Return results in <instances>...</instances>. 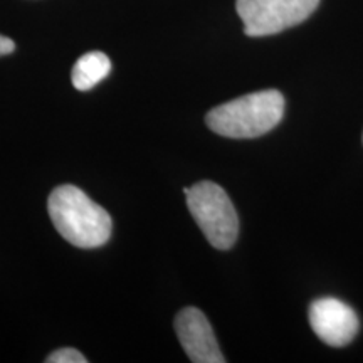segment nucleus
<instances>
[{"label": "nucleus", "mask_w": 363, "mask_h": 363, "mask_svg": "<svg viewBox=\"0 0 363 363\" xmlns=\"http://www.w3.org/2000/svg\"><path fill=\"white\" fill-rule=\"evenodd\" d=\"M48 211L57 233L72 246L94 249L110 239V214L74 185L54 189L49 195Z\"/></svg>", "instance_id": "1"}, {"label": "nucleus", "mask_w": 363, "mask_h": 363, "mask_svg": "<svg viewBox=\"0 0 363 363\" xmlns=\"http://www.w3.org/2000/svg\"><path fill=\"white\" fill-rule=\"evenodd\" d=\"M284 98L279 91L264 89L227 101L207 113L206 123L227 138H257L283 120Z\"/></svg>", "instance_id": "2"}, {"label": "nucleus", "mask_w": 363, "mask_h": 363, "mask_svg": "<svg viewBox=\"0 0 363 363\" xmlns=\"http://www.w3.org/2000/svg\"><path fill=\"white\" fill-rule=\"evenodd\" d=\"M13 49H16V44H13V40L6 38V35H0V56H7V54H12Z\"/></svg>", "instance_id": "9"}, {"label": "nucleus", "mask_w": 363, "mask_h": 363, "mask_svg": "<svg viewBox=\"0 0 363 363\" xmlns=\"http://www.w3.org/2000/svg\"><path fill=\"white\" fill-rule=\"evenodd\" d=\"M310 325L316 337L330 347L348 345L360 328L357 313L335 298H321L311 303Z\"/></svg>", "instance_id": "5"}, {"label": "nucleus", "mask_w": 363, "mask_h": 363, "mask_svg": "<svg viewBox=\"0 0 363 363\" xmlns=\"http://www.w3.org/2000/svg\"><path fill=\"white\" fill-rule=\"evenodd\" d=\"M192 217L211 246L220 251L230 249L239 235V217L229 195L211 180L197 182L184 189Z\"/></svg>", "instance_id": "3"}, {"label": "nucleus", "mask_w": 363, "mask_h": 363, "mask_svg": "<svg viewBox=\"0 0 363 363\" xmlns=\"http://www.w3.org/2000/svg\"><path fill=\"white\" fill-rule=\"evenodd\" d=\"M320 0H235V11L249 38H264L305 22Z\"/></svg>", "instance_id": "4"}, {"label": "nucleus", "mask_w": 363, "mask_h": 363, "mask_svg": "<svg viewBox=\"0 0 363 363\" xmlns=\"http://www.w3.org/2000/svg\"><path fill=\"white\" fill-rule=\"evenodd\" d=\"M111 71V61L104 52L93 51L81 56L72 67L71 81L76 89L89 91L106 78Z\"/></svg>", "instance_id": "7"}, {"label": "nucleus", "mask_w": 363, "mask_h": 363, "mask_svg": "<svg viewBox=\"0 0 363 363\" xmlns=\"http://www.w3.org/2000/svg\"><path fill=\"white\" fill-rule=\"evenodd\" d=\"M48 363H86L88 358H86L83 353L74 350V348H61V350H56L51 353L48 358H45Z\"/></svg>", "instance_id": "8"}, {"label": "nucleus", "mask_w": 363, "mask_h": 363, "mask_svg": "<svg viewBox=\"0 0 363 363\" xmlns=\"http://www.w3.org/2000/svg\"><path fill=\"white\" fill-rule=\"evenodd\" d=\"M175 331L182 348L194 363H225L214 330L199 308H184L175 318Z\"/></svg>", "instance_id": "6"}]
</instances>
